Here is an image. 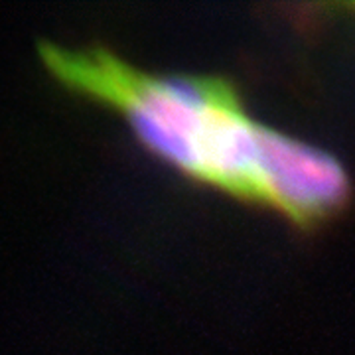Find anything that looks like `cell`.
Listing matches in <instances>:
<instances>
[{
    "label": "cell",
    "instance_id": "obj_1",
    "mask_svg": "<svg viewBox=\"0 0 355 355\" xmlns=\"http://www.w3.org/2000/svg\"><path fill=\"white\" fill-rule=\"evenodd\" d=\"M38 53L64 87L121 114L158 160L254 205L263 125L227 79L156 76L105 48L67 50L46 40Z\"/></svg>",
    "mask_w": 355,
    "mask_h": 355
},
{
    "label": "cell",
    "instance_id": "obj_2",
    "mask_svg": "<svg viewBox=\"0 0 355 355\" xmlns=\"http://www.w3.org/2000/svg\"><path fill=\"white\" fill-rule=\"evenodd\" d=\"M352 196L349 174L334 154L263 125L254 205L312 231L342 216Z\"/></svg>",
    "mask_w": 355,
    "mask_h": 355
},
{
    "label": "cell",
    "instance_id": "obj_3",
    "mask_svg": "<svg viewBox=\"0 0 355 355\" xmlns=\"http://www.w3.org/2000/svg\"><path fill=\"white\" fill-rule=\"evenodd\" d=\"M352 8H354V10H355V4H352Z\"/></svg>",
    "mask_w": 355,
    "mask_h": 355
}]
</instances>
